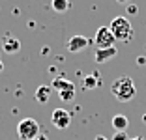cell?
Listing matches in <instances>:
<instances>
[{"label":"cell","mask_w":146,"mask_h":140,"mask_svg":"<svg viewBox=\"0 0 146 140\" xmlns=\"http://www.w3.org/2000/svg\"><path fill=\"white\" fill-rule=\"evenodd\" d=\"M111 92L116 99L120 103H127L135 97V93H137V88H135V82L131 77H118L111 86Z\"/></svg>","instance_id":"6da1fadb"},{"label":"cell","mask_w":146,"mask_h":140,"mask_svg":"<svg viewBox=\"0 0 146 140\" xmlns=\"http://www.w3.org/2000/svg\"><path fill=\"white\" fill-rule=\"evenodd\" d=\"M109 30L112 32L116 41H124V43H129L133 39V34H135L133 26H131L127 17H114L111 26H109Z\"/></svg>","instance_id":"7a4b0ae2"},{"label":"cell","mask_w":146,"mask_h":140,"mask_svg":"<svg viewBox=\"0 0 146 140\" xmlns=\"http://www.w3.org/2000/svg\"><path fill=\"white\" fill-rule=\"evenodd\" d=\"M17 135L21 140H34L39 135V123L34 118H25L17 125Z\"/></svg>","instance_id":"3957f363"},{"label":"cell","mask_w":146,"mask_h":140,"mask_svg":"<svg viewBox=\"0 0 146 140\" xmlns=\"http://www.w3.org/2000/svg\"><path fill=\"white\" fill-rule=\"evenodd\" d=\"M114 36H112V32L109 30V26H101V28H98V32H96L94 36V43L98 49H109V47H114Z\"/></svg>","instance_id":"277c9868"},{"label":"cell","mask_w":146,"mask_h":140,"mask_svg":"<svg viewBox=\"0 0 146 140\" xmlns=\"http://www.w3.org/2000/svg\"><path fill=\"white\" fill-rule=\"evenodd\" d=\"M51 123L54 125L56 129L64 131V129H68V127H69V123H71V114H69L66 108H56V110H52Z\"/></svg>","instance_id":"5b68a950"},{"label":"cell","mask_w":146,"mask_h":140,"mask_svg":"<svg viewBox=\"0 0 146 140\" xmlns=\"http://www.w3.org/2000/svg\"><path fill=\"white\" fill-rule=\"evenodd\" d=\"M88 45H90V39L86 38V36H73L68 41V51L69 52H79L82 49H86Z\"/></svg>","instance_id":"8992f818"},{"label":"cell","mask_w":146,"mask_h":140,"mask_svg":"<svg viewBox=\"0 0 146 140\" xmlns=\"http://www.w3.org/2000/svg\"><path fill=\"white\" fill-rule=\"evenodd\" d=\"M2 49H4V52H8V54H15V52H19V49H21V41H19L17 38H13V36H4V39H2Z\"/></svg>","instance_id":"52a82bcc"},{"label":"cell","mask_w":146,"mask_h":140,"mask_svg":"<svg viewBox=\"0 0 146 140\" xmlns=\"http://www.w3.org/2000/svg\"><path fill=\"white\" fill-rule=\"evenodd\" d=\"M116 54H118L116 47H109V49H98V51H96V62H98V64H105V62L112 60Z\"/></svg>","instance_id":"ba28073f"},{"label":"cell","mask_w":146,"mask_h":140,"mask_svg":"<svg viewBox=\"0 0 146 140\" xmlns=\"http://www.w3.org/2000/svg\"><path fill=\"white\" fill-rule=\"evenodd\" d=\"M101 84V75H99V71H94L92 75H86L84 79H82V88L84 90H96L98 86Z\"/></svg>","instance_id":"9c48e42d"},{"label":"cell","mask_w":146,"mask_h":140,"mask_svg":"<svg viewBox=\"0 0 146 140\" xmlns=\"http://www.w3.org/2000/svg\"><path fill=\"white\" fill-rule=\"evenodd\" d=\"M51 92H52V88H51V86H47V84L38 86V90H36V93H34L36 101L41 103V105H45V103L49 101V97H51Z\"/></svg>","instance_id":"30bf717a"},{"label":"cell","mask_w":146,"mask_h":140,"mask_svg":"<svg viewBox=\"0 0 146 140\" xmlns=\"http://www.w3.org/2000/svg\"><path fill=\"white\" fill-rule=\"evenodd\" d=\"M112 127L116 129V133H125V129L129 127V120L124 114H116L112 116Z\"/></svg>","instance_id":"8fae6325"},{"label":"cell","mask_w":146,"mask_h":140,"mask_svg":"<svg viewBox=\"0 0 146 140\" xmlns=\"http://www.w3.org/2000/svg\"><path fill=\"white\" fill-rule=\"evenodd\" d=\"M51 86L56 90V92H64V90H75V84H73L71 81H68V79H64V77H58V79H54Z\"/></svg>","instance_id":"7c38bea8"},{"label":"cell","mask_w":146,"mask_h":140,"mask_svg":"<svg viewBox=\"0 0 146 140\" xmlns=\"http://www.w3.org/2000/svg\"><path fill=\"white\" fill-rule=\"evenodd\" d=\"M51 8L54 9L56 13H66L69 8H71V2H69V0H52Z\"/></svg>","instance_id":"4fadbf2b"},{"label":"cell","mask_w":146,"mask_h":140,"mask_svg":"<svg viewBox=\"0 0 146 140\" xmlns=\"http://www.w3.org/2000/svg\"><path fill=\"white\" fill-rule=\"evenodd\" d=\"M62 101H73L75 99V90H64V92H58Z\"/></svg>","instance_id":"5bb4252c"},{"label":"cell","mask_w":146,"mask_h":140,"mask_svg":"<svg viewBox=\"0 0 146 140\" xmlns=\"http://www.w3.org/2000/svg\"><path fill=\"white\" fill-rule=\"evenodd\" d=\"M127 13H129V15H137V13H139V6L127 4Z\"/></svg>","instance_id":"9a60e30c"},{"label":"cell","mask_w":146,"mask_h":140,"mask_svg":"<svg viewBox=\"0 0 146 140\" xmlns=\"http://www.w3.org/2000/svg\"><path fill=\"white\" fill-rule=\"evenodd\" d=\"M112 140H129V138H127L125 133H116V135L112 136Z\"/></svg>","instance_id":"2e32d148"},{"label":"cell","mask_w":146,"mask_h":140,"mask_svg":"<svg viewBox=\"0 0 146 140\" xmlns=\"http://www.w3.org/2000/svg\"><path fill=\"white\" fill-rule=\"evenodd\" d=\"M34 140H49V136H47V135H43V133H39V135L36 136Z\"/></svg>","instance_id":"e0dca14e"},{"label":"cell","mask_w":146,"mask_h":140,"mask_svg":"<svg viewBox=\"0 0 146 140\" xmlns=\"http://www.w3.org/2000/svg\"><path fill=\"white\" fill-rule=\"evenodd\" d=\"M144 62H146V58H144V56H141V58L137 60V64H144Z\"/></svg>","instance_id":"ac0fdd59"},{"label":"cell","mask_w":146,"mask_h":140,"mask_svg":"<svg viewBox=\"0 0 146 140\" xmlns=\"http://www.w3.org/2000/svg\"><path fill=\"white\" fill-rule=\"evenodd\" d=\"M94 140H109V138H107V136H101V135H99V136H96Z\"/></svg>","instance_id":"d6986e66"},{"label":"cell","mask_w":146,"mask_h":140,"mask_svg":"<svg viewBox=\"0 0 146 140\" xmlns=\"http://www.w3.org/2000/svg\"><path fill=\"white\" fill-rule=\"evenodd\" d=\"M0 71H4V64H2V60H0Z\"/></svg>","instance_id":"ffe728a7"},{"label":"cell","mask_w":146,"mask_h":140,"mask_svg":"<svg viewBox=\"0 0 146 140\" xmlns=\"http://www.w3.org/2000/svg\"><path fill=\"white\" fill-rule=\"evenodd\" d=\"M129 140H142V136H135V138H129Z\"/></svg>","instance_id":"44dd1931"},{"label":"cell","mask_w":146,"mask_h":140,"mask_svg":"<svg viewBox=\"0 0 146 140\" xmlns=\"http://www.w3.org/2000/svg\"><path fill=\"white\" fill-rule=\"evenodd\" d=\"M118 2H120V4H127L129 0H118Z\"/></svg>","instance_id":"7402d4cb"},{"label":"cell","mask_w":146,"mask_h":140,"mask_svg":"<svg viewBox=\"0 0 146 140\" xmlns=\"http://www.w3.org/2000/svg\"><path fill=\"white\" fill-rule=\"evenodd\" d=\"M142 122H144V123H146V114H144V116H142Z\"/></svg>","instance_id":"603a6c76"},{"label":"cell","mask_w":146,"mask_h":140,"mask_svg":"<svg viewBox=\"0 0 146 140\" xmlns=\"http://www.w3.org/2000/svg\"><path fill=\"white\" fill-rule=\"evenodd\" d=\"M142 140H144V138H142Z\"/></svg>","instance_id":"cb8c5ba5"}]
</instances>
